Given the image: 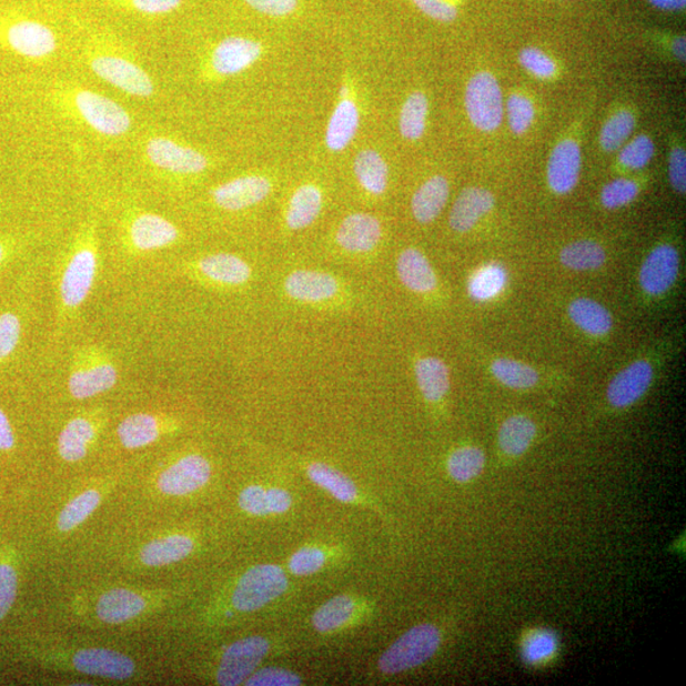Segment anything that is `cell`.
I'll return each mask as SVG.
<instances>
[{
	"label": "cell",
	"instance_id": "obj_1",
	"mask_svg": "<svg viewBox=\"0 0 686 686\" xmlns=\"http://www.w3.org/2000/svg\"><path fill=\"white\" fill-rule=\"evenodd\" d=\"M48 101L59 117L104 138H121L133 129L131 113L117 101L100 92L69 82H56L48 91Z\"/></svg>",
	"mask_w": 686,
	"mask_h": 686
},
{
	"label": "cell",
	"instance_id": "obj_2",
	"mask_svg": "<svg viewBox=\"0 0 686 686\" xmlns=\"http://www.w3.org/2000/svg\"><path fill=\"white\" fill-rule=\"evenodd\" d=\"M82 58L102 82L134 99H152L155 83L151 74L130 57L128 49L109 31L90 34L82 47Z\"/></svg>",
	"mask_w": 686,
	"mask_h": 686
},
{
	"label": "cell",
	"instance_id": "obj_3",
	"mask_svg": "<svg viewBox=\"0 0 686 686\" xmlns=\"http://www.w3.org/2000/svg\"><path fill=\"white\" fill-rule=\"evenodd\" d=\"M97 270L99 234L95 223L88 222L79 229L60 279L59 295L65 312H74L85 302L94 285Z\"/></svg>",
	"mask_w": 686,
	"mask_h": 686
},
{
	"label": "cell",
	"instance_id": "obj_4",
	"mask_svg": "<svg viewBox=\"0 0 686 686\" xmlns=\"http://www.w3.org/2000/svg\"><path fill=\"white\" fill-rule=\"evenodd\" d=\"M0 49L31 61H46L59 49V38L46 22L16 10H0Z\"/></svg>",
	"mask_w": 686,
	"mask_h": 686
},
{
	"label": "cell",
	"instance_id": "obj_5",
	"mask_svg": "<svg viewBox=\"0 0 686 686\" xmlns=\"http://www.w3.org/2000/svg\"><path fill=\"white\" fill-rule=\"evenodd\" d=\"M118 380V367L110 355L100 347L88 346L77 351L68 386L73 399L88 400L109 392Z\"/></svg>",
	"mask_w": 686,
	"mask_h": 686
},
{
	"label": "cell",
	"instance_id": "obj_6",
	"mask_svg": "<svg viewBox=\"0 0 686 686\" xmlns=\"http://www.w3.org/2000/svg\"><path fill=\"white\" fill-rule=\"evenodd\" d=\"M142 154L149 167L167 174L198 175L209 169V160L204 153L167 135L145 137Z\"/></svg>",
	"mask_w": 686,
	"mask_h": 686
},
{
	"label": "cell",
	"instance_id": "obj_7",
	"mask_svg": "<svg viewBox=\"0 0 686 686\" xmlns=\"http://www.w3.org/2000/svg\"><path fill=\"white\" fill-rule=\"evenodd\" d=\"M442 635L433 624H420L385 650L380 659L384 674H400L425 664L438 649Z\"/></svg>",
	"mask_w": 686,
	"mask_h": 686
},
{
	"label": "cell",
	"instance_id": "obj_8",
	"mask_svg": "<svg viewBox=\"0 0 686 686\" xmlns=\"http://www.w3.org/2000/svg\"><path fill=\"white\" fill-rule=\"evenodd\" d=\"M464 103L472 125L483 133H492L503 124L504 93L494 74H474L465 88Z\"/></svg>",
	"mask_w": 686,
	"mask_h": 686
},
{
	"label": "cell",
	"instance_id": "obj_9",
	"mask_svg": "<svg viewBox=\"0 0 686 686\" xmlns=\"http://www.w3.org/2000/svg\"><path fill=\"white\" fill-rule=\"evenodd\" d=\"M286 588L287 578L283 568L275 565L254 566L236 584L232 603L240 612L259 611L278 599Z\"/></svg>",
	"mask_w": 686,
	"mask_h": 686
},
{
	"label": "cell",
	"instance_id": "obj_10",
	"mask_svg": "<svg viewBox=\"0 0 686 686\" xmlns=\"http://www.w3.org/2000/svg\"><path fill=\"white\" fill-rule=\"evenodd\" d=\"M180 229L169 219L149 211H138L124 224L125 241L137 252H153L170 248L180 240Z\"/></svg>",
	"mask_w": 686,
	"mask_h": 686
},
{
	"label": "cell",
	"instance_id": "obj_11",
	"mask_svg": "<svg viewBox=\"0 0 686 686\" xmlns=\"http://www.w3.org/2000/svg\"><path fill=\"white\" fill-rule=\"evenodd\" d=\"M269 648V642L262 637L244 638L229 646L219 665L218 683L235 686L248 680L268 655Z\"/></svg>",
	"mask_w": 686,
	"mask_h": 686
},
{
	"label": "cell",
	"instance_id": "obj_12",
	"mask_svg": "<svg viewBox=\"0 0 686 686\" xmlns=\"http://www.w3.org/2000/svg\"><path fill=\"white\" fill-rule=\"evenodd\" d=\"M262 56L261 42L242 37H229L219 41L208 58L211 75L229 78L250 69Z\"/></svg>",
	"mask_w": 686,
	"mask_h": 686
},
{
	"label": "cell",
	"instance_id": "obj_13",
	"mask_svg": "<svg viewBox=\"0 0 686 686\" xmlns=\"http://www.w3.org/2000/svg\"><path fill=\"white\" fill-rule=\"evenodd\" d=\"M679 272V252L672 244H658L642 263L639 285L648 295L659 296L675 285Z\"/></svg>",
	"mask_w": 686,
	"mask_h": 686
},
{
	"label": "cell",
	"instance_id": "obj_14",
	"mask_svg": "<svg viewBox=\"0 0 686 686\" xmlns=\"http://www.w3.org/2000/svg\"><path fill=\"white\" fill-rule=\"evenodd\" d=\"M272 190L269 179L260 174H245L219 184L211 191L215 205L228 211H241L260 204Z\"/></svg>",
	"mask_w": 686,
	"mask_h": 686
},
{
	"label": "cell",
	"instance_id": "obj_15",
	"mask_svg": "<svg viewBox=\"0 0 686 686\" xmlns=\"http://www.w3.org/2000/svg\"><path fill=\"white\" fill-rule=\"evenodd\" d=\"M582 169V147L574 139L561 140L549 155L547 167L549 189L557 195H567L576 189Z\"/></svg>",
	"mask_w": 686,
	"mask_h": 686
},
{
	"label": "cell",
	"instance_id": "obj_16",
	"mask_svg": "<svg viewBox=\"0 0 686 686\" xmlns=\"http://www.w3.org/2000/svg\"><path fill=\"white\" fill-rule=\"evenodd\" d=\"M210 477V463L204 456L192 454L165 470L158 478V488L165 495L184 496L204 487Z\"/></svg>",
	"mask_w": 686,
	"mask_h": 686
},
{
	"label": "cell",
	"instance_id": "obj_17",
	"mask_svg": "<svg viewBox=\"0 0 686 686\" xmlns=\"http://www.w3.org/2000/svg\"><path fill=\"white\" fill-rule=\"evenodd\" d=\"M653 381L654 366L647 360H638L613 377L606 394L613 407L626 408L644 397Z\"/></svg>",
	"mask_w": 686,
	"mask_h": 686
},
{
	"label": "cell",
	"instance_id": "obj_18",
	"mask_svg": "<svg viewBox=\"0 0 686 686\" xmlns=\"http://www.w3.org/2000/svg\"><path fill=\"white\" fill-rule=\"evenodd\" d=\"M73 664L79 673L112 680H128L135 672L133 659L105 648L79 650L73 657Z\"/></svg>",
	"mask_w": 686,
	"mask_h": 686
},
{
	"label": "cell",
	"instance_id": "obj_19",
	"mask_svg": "<svg viewBox=\"0 0 686 686\" xmlns=\"http://www.w3.org/2000/svg\"><path fill=\"white\" fill-rule=\"evenodd\" d=\"M382 235L380 219L367 213H355L342 220L336 241L347 252L367 253L377 248Z\"/></svg>",
	"mask_w": 686,
	"mask_h": 686
},
{
	"label": "cell",
	"instance_id": "obj_20",
	"mask_svg": "<svg viewBox=\"0 0 686 686\" xmlns=\"http://www.w3.org/2000/svg\"><path fill=\"white\" fill-rule=\"evenodd\" d=\"M494 193L483 188L464 189L456 198L448 224L454 232L468 233L476 226L482 218H485L495 208Z\"/></svg>",
	"mask_w": 686,
	"mask_h": 686
},
{
	"label": "cell",
	"instance_id": "obj_21",
	"mask_svg": "<svg viewBox=\"0 0 686 686\" xmlns=\"http://www.w3.org/2000/svg\"><path fill=\"white\" fill-rule=\"evenodd\" d=\"M284 287L290 297L303 303L327 302L340 292L336 278L311 270L293 272L286 278Z\"/></svg>",
	"mask_w": 686,
	"mask_h": 686
},
{
	"label": "cell",
	"instance_id": "obj_22",
	"mask_svg": "<svg viewBox=\"0 0 686 686\" xmlns=\"http://www.w3.org/2000/svg\"><path fill=\"white\" fill-rule=\"evenodd\" d=\"M198 270L213 283L240 286L251 279L252 270L248 262L232 253H215L202 258Z\"/></svg>",
	"mask_w": 686,
	"mask_h": 686
},
{
	"label": "cell",
	"instance_id": "obj_23",
	"mask_svg": "<svg viewBox=\"0 0 686 686\" xmlns=\"http://www.w3.org/2000/svg\"><path fill=\"white\" fill-rule=\"evenodd\" d=\"M448 196H451L448 181L444 175H434L413 193L411 202L413 218L421 224L433 223L443 213Z\"/></svg>",
	"mask_w": 686,
	"mask_h": 686
},
{
	"label": "cell",
	"instance_id": "obj_24",
	"mask_svg": "<svg viewBox=\"0 0 686 686\" xmlns=\"http://www.w3.org/2000/svg\"><path fill=\"white\" fill-rule=\"evenodd\" d=\"M397 272L401 283L411 292L427 294L437 286L435 270L428 259L417 249L401 252L397 261Z\"/></svg>",
	"mask_w": 686,
	"mask_h": 686
},
{
	"label": "cell",
	"instance_id": "obj_25",
	"mask_svg": "<svg viewBox=\"0 0 686 686\" xmlns=\"http://www.w3.org/2000/svg\"><path fill=\"white\" fill-rule=\"evenodd\" d=\"M360 127V112L355 101L342 97L334 109L325 131V145L331 152H342L353 142Z\"/></svg>",
	"mask_w": 686,
	"mask_h": 686
},
{
	"label": "cell",
	"instance_id": "obj_26",
	"mask_svg": "<svg viewBox=\"0 0 686 686\" xmlns=\"http://www.w3.org/2000/svg\"><path fill=\"white\" fill-rule=\"evenodd\" d=\"M145 605L142 596L127 591V588H117V591H111L100 597L99 603H97V615L104 623H125L142 614Z\"/></svg>",
	"mask_w": 686,
	"mask_h": 686
},
{
	"label": "cell",
	"instance_id": "obj_27",
	"mask_svg": "<svg viewBox=\"0 0 686 686\" xmlns=\"http://www.w3.org/2000/svg\"><path fill=\"white\" fill-rule=\"evenodd\" d=\"M323 209V193L315 184L306 183L290 199L286 224L292 231H302L312 225Z\"/></svg>",
	"mask_w": 686,
	"mask_h": 686
},
{
	"label": "cell",
	"instance_id": "obj_28",
	"mask_svg": "<svg viewBox=\"0 0 686 686\" xmlns=\"http://www.w3.org/2000/svg\"><path fill=\"white\" fill-rule=\"evenodd\" d=\"M572 322L592 336H605L613 330V315L606 307L591 297H578L568 306Z\"/></svg>",
	"mask_w": 686,
	"mask_h": 686
},
{
	"label": "cell",
	"instance_id": "obj_29",
	"mask_svg": "<svg viewBox=\"0 0 686 686\" xmlns=\"http://www.w3.org/2000/svg\"><path fill=\"white\" fill-rule=\"evenodd\" d=\"M354 172L360 186L371 195L381 196L389 189V164L374 149H364L356 155Z\"/></svg>",
	"mask_w": 686,
	"mask_h": 686
},
{
	"label": "cell",
	"instance_id": "obj_30",
	"mask_svg": "<svg viewBox=\"0 0 686 686\" xmlns=\"http://www.w3.org/2000/svg\"><path fill=\"white\" fill-rule=\"evenodd\" d=\"M415 374L418 389L428 402L442 401L451 390V372L438 357L427 356L417 360Z\"/></svg>",
	"mask_w": 686,
	"mask_h": 686
},
{
	"label": "cell",
	"instance_id": "obj_31",
	"mask_svg": "<svg viewBox=\"0 0 686 686\" xmlns=\"http://www.w3.org/2000/svg\"><path fill=\"white\" fill-rule=\"evenodd\" d=\"M95 434L97 430L91 420L85 417L70 420L58 440L60 456L70 463L82 461Z\"/></svg>",
	"mask_w": 686,
	"mask_h": 686
},
{
	"label": "cell",
	"instance_id": "obj_32",
	"mask_svg": "<svg viewBox=\"0 0 686 686\" xmlns=\"http://www.w3.org/2000/svg\"><path fill=\"white\" fill-rule=\"evenodd\" d=\"M193 549V542L186 535H171L148 543L140 553V559L149 567H162L186 558Z\"/></svg>",
	"mask_w": 686,
	"mask_h": 686
},
{
	"label": "cell",
	"instance_id": "obj_33",
	"mask_svg": "<svg viewBox=\"0 0 686 686\" xmlns=\"http://www.w3.org/2000/svg\"><path fill=\"white\" fill-rule=\"evenodd\" d=\"M118 435L127 448H140L157 442L161 435V422L149 413L127 417L118 427Z\"/></svg>",
	"mask_w": 686,
	"mask_h": 686
},
{
	"label": "cell",
	"instance_id": "obj_34",
	"mask_svg": "<svg viewBox=\"0 0 686 686\" xmlns=\"http://www.w3.org/2000/svg\"><path fill=\"white\" fill-rule=\"evenodd\" d=\"M507 285V271L497 262L487 263L470 278L468 294L474 301L488 302L495 299Z\"/></svg>",
	"mask_w": 686,
	"mask_h": 686
},
{
	"label": "cell",
	"instance_id": "obj_35",
	"mask_svg": "<svg viewBox=\"0 0 686 686\" xmlns=\"http://www.w3.org/2000/svg\"><path fill=\"white\" fill-rule=\"evenodd\" d=\"M536 426L531 418L513 416L507 418L498 433V444L507 455L524 454L533 443Z\"/></svg>",
	"mask_w": 686,
	"mask_h": 686
},
{
	"label": "cell",
	"instance_id": "obj_36",
	"mask_svg": "<svg viewBox=\"0 0 686 686\" xmlns=\"http://www.w3.org/2000/svg\"><path fill=\"white\" fill-rule=\"evenodd\" d=\"M559 261L572 271H594L605 265L606 252L594 241H577L561 251Z\"/></svg>",
	"mask_w": 686,
	"mask_h": 686
},
{
	"label": "cell",
	"instance_id": "obj_37",
	"mask_svg": "<svg viewBox=\"0 0 686 686\" xmlns=\"http://www.w3.org/2000/svg\"><path fill=\"white\" fill-rule=\"evenodd\" d=\"M428 117V99L424 92H413L404 101L400 114L401 135L415 142L424 137Z\"/></svg>",
	"mask_w": 686,
	"mask_h": 686
},
{
	"label": "cell",
	"instance_id": "obj_38",
	"mask_svg": "<svg viewBox=\"0 0 686 686\" xmlns=\"http://www.w3.org/2000/svg\"><path fill=\"white\" fill-rule=\"evenodd\" d=\"M307 476H310L316 486L329 491L330 494L334 498L341 501V503H353V501L357 498V488L354 482L350 481L345 474L331 468L327 464H311L310 467H307Z\"/></svg>",
	"mask_w": 686,
	"mask_h": 686
},
{
	"label": "cell",
	"instance_id": "obj_39",
	"mask_svg": "<svg viewBox=\"0 0 686 686\" xmlns=\"http://www.w3.org/2000/svg\"><path fill=\"white\" fill-rule=\"evenodd\" d=\"M491 373L501 384L517 391L533 389L539 381V374L533 366L513 359L495 360Z\"/></svg>",
	"mask_w": 686,
	"mask_h": 686
},
{
	"label": "cell",
	"instance_id": "obj_40",
	"mask_svg": "<svg viewBox=\"0 0 686 686\" xmlns=\"http://www.w3.org/2000/svg\"><path fill=\"white\" fill-rule=\"evenodd\" d=\"M485 453L476 446L456 448L448 457L447 471L456 482L465 483L477 478L485 468Z\"/></svg>",
	"mask_w": 686,
	"mask_h": 686
},
{
	"label": "cell",
	"instance_id": "obj_41",
	"mask_svg": "<svg viewBox=\"0 0 686 686\" xmlns=\"http://www.w3.org/2000/svg\"><path fill=\"white\" fill-rule=\"evenodd\" d=\"M355 603L350 596L340 595L323 604L313 615V626L319 632L336 630L353 617Z\"/></svg>",
	"mask_w": 686,
	"mask_h": 686
},
{
	"label": "cell",
	"instance_id": "obj_42",
	"mask_svg": "<svg viewBox=\"0 0 686 686\" xmlns=\"http://www.w3.org/2000/svg\"><path fill=\"white\" fill-rule=\"evenodd\" d=\"M636 128V118L627 110L615 112L605 121L601 131V145L605 152H617L626 144Z\"/></svg>",
	"mask_w": 686,
	"mask_h": 686
},
{
	"label": "cell",
	"instance_id": "obj_43",
	"mask_svg": "<svg viewBox=\"0 0 686 686\" xmlns=\"http://www.w3.org/2000/svg\"><path fill=\"white\" fill-rule=\"evenodd\" d=\"M101 503L100 492L90 490L83 492L65 506L58 521L61 532H69L81 525Z\"/></svg>",
	"mask_w": 686,
	"mask_h": 686
},
{
	"label": "cell",
	"instance_id": "obj_44",
	"mask_svg": "<svg viewBox=\"0 0 686 686\" xmlns=\"http://www.w3.org/2000/svg\"><path fill=\"white\" fill-rule=\"evenodd\" d=\"M654 155V140L648 135H638L619 149L618 161L624 169L639 171L653 161Z\"/></svg>",
	"mask_w": 686,
	"mask_h": 686
},
{
	"label": "cell",
	"instance_id": "obj_45",
	"mask_svg": "<svg viewBox=\"0 0 686 686\" xmlns=\"http://www.w3.org/2000/svg\"><path fill=\"white\" fill-rule=\"evenodd\" d=\"M505 113L510 130L515 135H524L535 120V108L529 97L514 93L505 103Z\"/></svg>",
	"mask_w": 686,
	"mask_h": 686
},
{
	"label": "cell",
	"instance_id": "obj_46",
	"mask_svg": "<svg viewBox=\"0 0 686 686\" xmlns=\"http://www.w3.org/2000/svg\"><path fill=\"white\" fill-rule=\"evenodd\" d=\"M113 10L142 16H165L178 11L183 0H104Z\"/></svg>",
	"mask_w": 686,
	"mask_h": 686
},
{
	"label": "cell",
	"instance_id": "obj_47",
	"mask_svg": "<svg viewBox=\"0 0 686 686\" xmlns=\"http://www.w3.org/2000/svg\"><path fill=\"white\" fill-rule=\"evenodd\" d=\"M639 193L638 183L628 179H617L605 184L601 200L605 209L615 210L627 206Z\"/></svg>",
	"mask_w": 686,
	"mask_h": 686
},
{
	"label": "cell",
	"instance_id": "obj_48",
	"mask_svg": "<svg viewBox=\"0 0 686 686\" xmlns=\"http://www.w3.org/2000/svg\"><path fill=\"white\" fill-rule=\"evenodd\" d=\"M22 337V321L20 315L14 312L0 314V363L10 359Z\"/></svg>",
	"mask_w": 686,
	"mask_h": 686
},
{
	"label": "cell",
	"instance_id": "obj_49",
	"mask_svg": "<svg viewBox=\"0 0 686 686\" xmlns=\"http://www.w3.org/2000/svg\"><path fill=\"white\" fill-rule=\"evenodd\" d=\"M518 63L535 78L551 79L557 74L556 61L547 52L535 47H527L518 54Z\"/></svg>",
	"mask_w": 686,
	"mask_h": 686
},
{
	"label": "cell",
	"instance_id": "obj_50",
	"mask_svg": "<svg viewBox=\"0 0 686 686\" xmlns=\"http://www.w3.org/2000/svg\"><path fill=\"white\" fill-rule=\"evenodd\" d=\"M556 648V637L551 632L538 630L532 633L525 640L523 655L527 663L538 664L551 658Z\"/></svg>",
	"mask_w": 686,
	"mask_h": 686
},
{
	"label": "cell",
	"instance_id": "obj_51",
	"mask_svg": "<svg viewBox=\"0 0 686 686\" xmlns=\"http://www.w3.org/2000/svg\"><path fill=\"white\" fill-rule=\"evenodd\" d=\"M411 2L420 12L437 22L451 23L460 16V7L455 0H411Z\"/></svg>",
	"mask_w": 686,
	"mask_h": 686
},
{
	"label": "cell",
	"instance_id": "obj_52",
	"mask_svg": "<svg viewBox=\"0 0 686 686\" xmlns=\"http://www.w3.org/2000/svg\"><path fill=\"white\" fill-rule=\"evenodd\" d=\"M325 563V554L320 548H303L293 554L289 568L296 576L313 575Z\"/></svg>",
	"mask_w": 686,
	"mask_h": 686
},
{
	"label": "cell",
	"instance_id": "obj_53",
	"mask_svg": "<svg viewBox=\"0 0 686 686\" xmlns=\"http://www.w3.org/2000/svg\"><path fill=\"white\" fill-rule=\"evenodd\" d=\"M301 684V677L296 674L276 667L263 668L248 679V685L252 686H296Z\"/></svg>",
	"mask_w": 686,
	"mask_h": 686
},
{
	"label": "cell",
	"instance_id": "obj_54",
	"mask_svg": "<svg viewBox=\"0 0 686 686\" xmlns=\"http://www.w3.org/2000/svg\"><path fill=\"white\" fill-rule=\"evenodd\" d=\"M17 579L16 569L2 563L0 565V621H3L8 612L11 611L17 597Z\"/></svg>",
	"mask_w": 686,
	"mask_h": 686
},
{
	"label": "cell",
	"instance_id": "obj_55",
	"mask_svg": "<svg viewBox=\"0 0 686 686\" xmlns=\"http://www.w3.org/2000/svg\"><path fill=\"white\" fill-rule=\"evenodd\" d=\"M240 506L245 513L256 516L270 514L268 490L261 486H250L241 492Z\"/></svg>",
	"mask_w": 686,
	"mask_h": 686
},
{
	"label": "cell",
	"instance_id": "obj_56",
	"mask_svg": "<svg viewBox=\"0 0 686 686\" xmlns=\"http://www.w3.org/2000/svg\"><path fill=\"white\" fill-rule=\"evenodd\" d=\"M668 180L677 193L686 191V153L685 149L674 148L668 157Z\"/></svg>",
	"mask_w": 686,
	"mask_h": 686
},
{
	"label": "cell",
	"instance_id": "obj_57",
	"mask_svg": "<svg viewBox=\"0 0 686 686\" xmlns=\"http://www.w3.org/2000/svg\"><path fill=\"white\" fill-rule=\"evenodd\" d=\"M254 11L272 17H284L296 10L299 0H244Z\"/></svg>",
	"mask_w": 686,
	"mask_h": 686
},
{
	"label": "cell",
	"instance_id": "obj_58",
	"mask_svg": "<svg viewBox=\"0 0 686 686\" xmlns=\"http://www.w3.org/2000/svg\"><path fill=\"white\" fill-rule=\"evenodd\" d=\"M270 514H283L292 507L293 498L289 492L283 488H270L268 490Z\"/></svg>",
	"mask_w": 686,
	"mask_h": 686
},
{
	"label": "cell",
	"instance_id": "obj_59",
	"mask_svg": "<svg viewBox=\"0 0 686 686\" xmlns=\"http://www.w3.org/2000/svg\"><path fill=\"white\" fill-rule=\"evenodd\" d=\"M16 444L14 433L10 420L0 410V451H11Z\"/></svg>",
	"mask_w": 686,
	"mask_h": 686
},
{
	"label": "cell",
	"instance_id": "obj_60",
	"mask_svg": "<svg viewBox=\"0 0 686 686\" xmlns=\"http://www.w3.org/2000/svg\"><path fill=\"white\" fill-rule=\"evenodd\" d=\"M647 2L657 10L665 12H679L686 6V0H647Z\"/></svg>",
	"mask_w": 686,
	"mask_h": 686
},
{
	"label": "cell",
	"instance_id": "obj_61",
	"mask_svg": "<svg viewBox=\"0 0 686 686\" xmlns=\"http://www.w3.org/2000/svg\"><path fill=\"white\" fill-rule=\"evenodd\" d=\"M17 248V242L11 236H0V266L4 265V262L12 258V254Z\"/></svg>",
	"mask_w": 686,
	"mask_h": 686
},
{
	"label": "cell",
	"instance_id": "obj_62",
	"mask_svg": "<svg viewBox=\"0 0 686 686\" xmlns=\"http://www.w3.org/2000/svg\"><path fill=\"white\" fill-rule=\"evenodd\" d=\"M672 50L675 58L682 63H685L686 57V40L685 37L676 38L672 43Z\"/></svg>",
	"mask_w": 686,
	"mask_h": 686
}]
</instances>
